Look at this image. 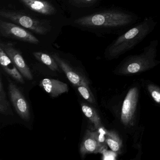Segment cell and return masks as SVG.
Listing matches in <instances>:
<instances>
[{"instance_id": "cell-12", "label": "cell", "mask_w": 160, "mask_h": 160, "mask_svg": "<svg viewBox=\"0 0 160 160\" xmlns=\"http://www.w3.org/2000/svg\"><path fill=\"white\" fill-rule=\"evenodd\" d=\"M27 7L36 12L45 15L54 14L56 10L53 5L43 0H20Z\"/></svg>"}, {"instance_id": "cell-2", "label": "cell", "mask_w": 160, "mask_h": 160, "mask_svg": "<svg viewBox=\"0 0 160 160\" xmlns=\"http://www.w3.org/2000/svg\"><path fill=\"white\" fill-rule=\"evenodd\" d=\"M156 24L152 18H145L111 43L107 49L108 57L116 58L133 48L153 30Z\"/></svg>"}, {"instance_id": "cell-6", "label": "cell", "mask_w": 160, "mask_h": 160, "mask_svg": "<svg viewBox=\"0 0 160 160\" xmlns=\"http://www.w3.org/2000/svg\"><path fill=\"white\" fill-rule=\"evenodd\" d=\"M9 90L11 101L18 114L24 120L28 121L30 119L29 108L22 92L12 83H10Z\"/></svg>"}, {"instance_id": "cell-10", "label": "cell", "mask_w": 160, "mask_h": 160, "mask_svg": "<svg viewBox=\"0 0 160 160\" xmlns=\"http://www.w3.org/2000/svg\"><path fill=\"white\" fill-rule=\"evenodd\" d=\"M40 86L53 97L68 92V86L66 83L52 78H44L40 82Z\"/></svg>"}, {"instance_id": "cell-9", "label": "cell", "mask_w": 160, "mask_h": 160, "mask_svg": "<svg viewBox=\"0 0 160 160\" xmlns=\"http://www.w3.org/2000/svg\"><path fill=\"white\" fill-rule=\"evenodd\" d=\"M52 57L55 59L58 66L65 73L69 81L73 85L76 87L81 85L89 86L88 81L77 73L65 61L61 58L58 54L53 53Z\"/></svg>"}, {"instance_id": "cell-1", "label": "cell", "mask_w": 160, "mask_h": 160, "mask_svg": "<svg viewBox=\"0 0 160 160\" xmlns=\"http://www.w3.org/2000/svg\"><path fill=\"white\" fill-rule=\"evenodd\" d=\"M137 20L138 17L132 13L112 9L80 18L75 23L84 27L118 30L131 26Z\"/></svg>"}, {"instance_id": "cell-15", "label": "cell", "mask_w": 160, "mask_h": 160, "mask_svg": "<svg viewBox=\"0 0 160 160\" xmlns=\"http://www.w3.org/2000/svg\"><path fill=\"white\" fill-rule=\"evenodd\" d=\"M0 111L2 114H13L12 111H11L9 102L6 99L2 78L0 81Z\"/></svg>"}, {"instance_id": "cell-8", "label": "cell", "mask_w": 160, "mask_h": 160, "mask_svg": "<svg viewBox=\"0 0 160 160\" xmlns=\"http://www.w3.org/2000/svg\"><path fill=\"white\" fill-rule=\"evenodd\" d=\"M98 132L88 130L81 144L80 152L82 156L88 153L102 152V148L98 140Z\"/></svg>"}, {"instance_id": "cell-7", "label": "cell", "mask_w": 160, "mask_h": 160, "mask_svg": "<svg viewBox=\"0 0 160 160\" xmlns=\"http://www.w3.org/2000/svg\"><path fill=\"white\" fill-rule=\"evenodd\" d=\"M138 98V89L136 88H133L129 91L124 99L122 108L121 120L125 124H130L133 119Z\"/></svg>"}, {"instance_id": "cell-19", "label": "cell", "mask_w": 160, "mask_h": 160, "mask_svg": "<svg viewBox=\"0 0 160 160\" xmlns=\"http://www.w3.org/2000/svg\"><path fill=\"white\" fill-rule=\"evenodd\" d=\"M76 2L82 3H91L95 2L97 0H75Z\"/></svg>"}, {"instance_id": "cell-11", "label": "cell", "mask_w": 160, "mask_h": 160, "mask_svg": "<svg viewBox=\"0 0 160 160\" xmlns=\"http://www.w3.org/2000/svg\"><path fill=\"white\" fill-rule=\"evenodd\" d=\"M0 63L2 69L6 73L20 83H24L23 76L9 56L2 48L0 47Z\"/></svg>"}, {"instance_id": "cell-17", "label": "cell", "mask_w": 160, "mask_h": 160, "mask_svg": "<svg viewBox=\"0 0 160 160\" xmlns=\"http://www.w3.org/2000/svg\"><path fill=\"white\" fill-rule=\"evenodd\" d=\"M77 89L81 96L90 103H93L94 102L93 95L89 88V86L79 85L77 86Z\"/></svg>"}, {"instance_id": "cell-14", "label": "cell", "mask_w": 160, "mask_h": 160, "mask_svg": "<svg viewBox=\"0 0 160 160\" xmlns=\"http://www.w3.org/2000/svg\"><path fill=\"white\" fill-rule=\"evenodd\" d=\"M33 54L38 60L45 64L50 70L53 71L58 70V65L53 57L41 52H35Z\"/></svg>"}, {"instance_id": "cell-18", "label": "cell", "mask_w": 160, "mask_h": 160, "mask_svg": "<svg viewBox=\"0 0 160 160\" xmlns=\"http://www.w3.org/2000/svg\"><path fill=\"white\" fill-rule=\"evenodd\" d=\"M149 91L153 100L160 104V90L157 87L153 86H150L148 87Z\"/></svg>"}, {"instance_id": "cell-13", "label": "cell", "mask_w": 160, "mask_h": 160, "mask_svg": "<svg viewBox=\"0 0 160 160\" xmlns=\"http://www.w3.org/2000/svg\"><path fill=\"white\" fill-rule=\"evenodd\" d=\"M81 108L84 115L92 123H93L96 129H99L102 127V122L100 117L94 108L86 104L82 103Z\"/></svg>"}, {"instance_id": "cell-3", "label": "cell", "mask_w": 160, "mask_h": 160, "mask_svg": "<svg viewBox=\"0 0 160 160\" xmlns=\"http://www.w3.org/2000/svg\"><path fill=\"white\" fill-rule=\"evenodd\" d=\"M0 15L39 35L46 34L51 29V27L46 21L39 20L19 12L2 9Z\"/></svg>"}, {"instance_id": "cell-5", "label": "cell", "mask_w": 160, "mask_h": 160, "mask_svg": "<svg viewBox=\"0 0 160 160\" xmlns=\"http://www.w3.org/2000/svg\"><path fill=\"white\" fill-rule=\"evenodd\" d=\"M0 47L2 48L9 56L23 77L29 80L32 79L33 77L30 69L24 60L20 52L15 48L12 43L1 42Z\"/></svg>"}, {"instance_id": "cell-4", "label": "cell", "mask_w": 160, "mask_h": 160, "mask_svg": "<svg viewBox=\"0 0 160 160\" xmlns=\"http://www.w3.org/2000/svg\"><path fill=\"white\" fill-rule=\"evenodd\" d=\"M0 33L5 38L38 44L39 40L30 32L17 24L0 20Z\"/></svg>"}, {"instance_id": "cell-16", "label": "cell", "mask_w": 160, "mask_h": 160, "mask_svg": "<svg viewBox=\"0 0 160 160\" xmlns=\"http://www.w3.org/2000/svg\"><path fill=\"white\" fill-rule=\"evenodd\" d=\"M106 141L110 148L114 152H118L120 149V144L118 142V138L115 133L111 132L106 133Z\"/></svg>"}]
</instances>
